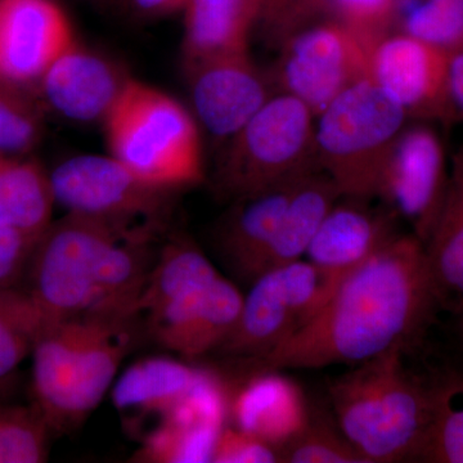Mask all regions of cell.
Wrapping results in <instances>:
<instances>
[{"label": "cell", "mask_w": 463, "mask_h": 463, "mask_svg": "<svg viewBox=\"0 0 463 463\" xmlns=\"http://www.w3.org/2000/svg\"><path fill=\"white\" fill-rule=\"evenodd\" d=\"M440 310L425 245L395 234L347 274L307 325L269 354L243 362L251 371L356 365L421 340Z\"/></svg>", "instance_id": "cell-1"}, {"label": "cell", "mask_w": 463, "mask_h": 463, "mask_svg": "<svg viewBox=\"0 0 463 463\" xmlns=\"http://www.w3.org/2000/svg\"><path fill=\"white\" fill-rule=\"evenodd\" d=\"M405 350L353 365L328 385L335 419L365 463L420 461L432 417L428 376L404 364Z\"/></svg>", "instance_id": "cell-2"}, {"label": "cell", "mask_w": 463, "mask_h": 463, "mask_svg": "<svg viewBox=\"0 0 463 463\" xmlns=\"http://www.w3.org/2000/svg\"><path fill=\"white\" fill-rule=\"evenodd\" d=\"M134 319L79 317L42 335L32 354L33 394L52 430H71L96 410L133 345Z\"/></svg>", "instance_id": "cell-3"}, {"label": "cell", "mask_w": 463, "mask_h": 463, "mask_svg": "<svg viewBox=\"0 0 463 463\" xmlns=\"http://www.w3.org/2000/svg\"><path fill=\"white\" fill-rule=\"evenodd\" d=\"M103 125L109 155L145 181L179 191L203 178L196 120L165 91L132 79Z\"/></svg>", "instance_id": "cell-4"}, {"label": "cell", "mask_w": 463, "mask_h": 463, "mask_svg": "<svg viewBox=\"0 0 463 463\" xmlns=\"http://www.w3.org/2000/svg\"><path fill=\"white\" fill-rule=\"evenodd\" d=\"M316 118L319 169L343 197H377L386 158L408 118L403 108L368 76L343 91Z\"/></svg>", "instance_id": "cell-5"}, {"label": "cell", "mask_w": 463, "mask_h": 463, "mask_svg": "<svg viewBox=\"0 0 463 463\" xmlns=\"http://www.w3.org/2000/svg\"><path fill=\"white\" fill-rule=\"evenodd\" d=\"M125 234L142 233L74 213L52 222L33 248L26 273V291L51 322L99 315L106 265Z\"/></svg>", "instance_id": "cell-6"}, {"label": "cell", "mask_w": 463, "mask_h": 463, "mask_svg": "<svg viewBox=\"0 0 463 463\" xmlns=\"http://www.w3.org/2000/svg\"><path fill=\"white\" fill-rule=\"evenodd\" d=\"M316 116L288 93L277 94L230 139L216 167V188L228 199L318 170Z\"/></svg>", "instance_id": "cell-7"}, {"label": "cell", "mask_w": 463, "mask_h": 463, "mask_svg": "<svg viewBox=\"0 0 463 463\" xmlns=\"http://www.w3.org/2000/svg\"><path fill=\"white\" fill-rule=\"evenodd\" d=\"M50 178L54 201L67 213L154 237L165 227L176 192L145 181L111 155L67 158Z\"/></svg>", "instance_id": "cell-8"}, {"label": "cell", "mask_w": 463, "mask_h": 463, "mask_svg": "<svg viewBox=\"0 0 463 463\" xmlns=\"http://www.w3.org/2000/svg\"><path fill=\"white\" fill-rule=\"evenodd\" d=\"M250 286L237 325L215 350L242 364L273 352L328 298L321 274L303 259L268 270Z\"/></svg>", "instance_id": "cell-9"}, {"label": "cell", "mask_w": 463, "mask_h": 463, "mask_svg": "<svg viewBox=\"0 0 463 463\" xmlns=\"http://www.w3.org/2000/svg\"><path fill=\"white\" fill-rule=\"evenodd\" d=\"M277 83L316 118L353 84L370 76V52L354 33L322 18L292 33L279 48Z\"/></svg>", "instance_id": "cell-10"}, {"label": "cell", "mask_w": 463, "mask_h": 463, "mask_svg": "<svg viewBox=\"0 0 463 463\" xmlns=\"http://www.w3.org/2000/svg\"><path fill=\"white\" fill-rule=\"evenodd\" d=\"M447 167L440 137L425 124L402 130L383 166L377 197L411 224L423 245L430 239L446 199Z\"/></svg>", "instance_id": "cell-11"}, {"label": "cell", "mask_w": 463, "mask_h": 463, "mask_svg": "<svg viewBox=\"0 0 463 463\" xmlns=\"http://www.w3.org/2000/svg\"><path fill=\"white\" fill-rule=\"evenodd\" d=\"M449 52L405 35L392 33L370 53V76L403 108L408 118H453L448 93Z\"/></svg>", "instance_id": "cell-12"}, {"label": "cell", "mask_w": 463, "mask_h": 463, "mask_svg": "<svg viewBox=\"0 0 463 463\" xmlns=\"http://www.w3.org/2000/svg\"><path fill=\"white\" fill-rule=\"evenodd\" d=\"M74 42L71 23L57 0H0L3 80L36 94L48 67Z\"/></svg>", "instance_id": "cell-13"}, {"label": "cell", "mask_w": 463, "mask_h": 463, "mask_svg": "<svg viewBox=\"0 0 463 463\" xmlns=\"http://www.w3.org/2000/svg\"><path fill=\"white\" fill-rule=\"evenodd\" d=\"M132 79L111 58L74 42L48 67L36 94L67 120L103 123Z\"/></svg>", "instance_id": "cell-14"}, {"label": "cell", "mask_w": 463, "mask_h": 463, "mask_svg": "<svg viewBox=\"0 0 463 463\" xmlns=\"http://www.w3.org/2000/svg\"><path fill=\"white\" fill-rule=\"evenodd\" d=\"M185 76L197 118L218 139L230 141L272 97L249 54L206 61Z\"/></svg>", "instance_id": "cell-15"}, {"label": "cell", "mask_w": 463, "mask_h": 463, "mask_svg": "<svg viewBox=\"0 0 463 463\" xmlns=\"http://www.w3.org/2000/svg\"><path fill=\"white\" fill-rule=\"evenodd\" d=\"M343 199L323 219L306 254L321 274L327 298L347 274L398 233L395 224L399 216L389 207L373 210L367 200Z\"/></svg>", "instance_id": "cell-16"}, {"label": "cell", "mask_w": 463, "mask_h": 463, "mask_svg": "<svg viewBox=\"0 0 463 463\" xmlns=\"http://www.w3.org/2000/svg\"><path fill=\"white\" fill-rule=\"evenodd\" d=\"M306 175L232 200L216 228V249L231 272L242 281L279 230L292 194Z\"/></svg>", "instance_id": "cell-17"}, {"label": "cell", "mask_w": 463, "mask_h": 463, "mask_svg": "<svg viewBox=\"0 0 463 463\" xmlns=\"http://www.w3.org/2000/svg\"><path fill=\"white\" fill-rule=\"evenodd\" d=\"M199 373L200 368L176 359H142L127 368L116 381L112 402L132 431L141 432L151 423L149 432L184 397Z\"/></svg>", "instance_id": "cell-18"}, {"label": "cell", "mask_w": 463, "mask_h": 463, "mask_svg": "<svg viewBox=\"0 0 463 463\" xmlns=\"http://www.w3.org/2000/svg\"><path fill=\"white\" fill-rule=\"evenodd\" d=\"M341 197L337 185L321 169L307 174L298 182L279 230L255 259L245 282L251 283L268 270L303 259L323 219Z\"/></svg>", "instance_id": "cell-19"}, {"label": "cell", "mask_w": 463, "mask_h": 463, "mask_svg": "<svg viewBox=\"0 0 463 463\" xmlns=\"http://www.w3.org/2000/svg\"><path fill=\"white\" fill-rule=\"evenodd\" d=\"M184 70L215 58L249 54L258 9L251 0H188L184 9Z\"/></svg>", "instance_id": "cell-20"}, {"label": "cell", "mask_w": 463, "mask_h": 463, "mask_svg": "<svg viewBox=\"0 0 463 463\" xmlns=\"http://www.w3.org/2000/svg\"><path fill=\"white\" fill-rule=\"evenodd\" d=\"M425 250L439 307L452 315L463 307V145L453 155L446 199Z\"/></svg>", "instance_id": "cell-21"}, {"label": "cell", "mask_w": 463, "mask_h": 463, "mask_svg": "<svg viewBox=\"0 0 463 463\" xmlns=\"http://www.w3.org/2000/svg\"><path fill=\"white\" fill-rule=\"evenodd\" d=\"M250 376L230 401L234 428L279 448L307 419L297 390L276 371H251Z\"/></svg>", "instance_id": "cell-22"}, {"label": "cell", "mask_w": 463, "mask_h": 463, "mask_svg": "<svg viewBox=\"0 0 463 463\" xmlns=\"http://www.w3.org/2000/svg\"><path fill=\"white\" fill-rule=\"evenodd\" d=\"M54 203L50 174L38 161L0 152V219L38 241Z\"/></svg>", "instance_id": "cell-23"}, {"label": "cell", "mask_w": 463, "mask_h": 463, "mask_svg": "<svg viewBox=\"0 0 463 463\" xmlns=\"http://www.w3.org/2000/svg\"><path fill=\"white\" fill-rule=\"evenodd\" d=\"M206 255L184 236H173L155 259L138 303V315H152L194 292L209 288L219 276Z\"/></svg>", "instance_id": "cell-24"}, {"label": "cell", "mask_w": 463, "mask_h": 463, "mask_svg": "<svg viewBox=\"0 0 463 463\" xmlns=\"http://www.w3.org/2000/svg\"><path fill=\"white\" fill-rule=\"evenodd\" d=\"M432 417L422 462L463 463V361H450L428 376Z\"/></svg>", "instance_id": "cell-25"}, {"label": "cell", "mask_w": 463, "mask_h": 463, "mask_svg": "<svg viewBox=\"0 0 463 463\" xmlns=\"http://www.w3.org/2000/svg\"><path fill=\"white\" fill-rule=\"evenodd\" d=\"M243 298L245 295L233 282L219 274L196 315L174 343L170 352L185 359L199 358L215 352L237 325Z\"/></svg>", "instance_id": "cell-26"}, {"label": "cell", "mask_w": 463, "mask_h": 463, "mask_svg": "<svg viewBox=\"0 0 463 463\" xmlns=\"http://www.w3.org/2000/svg\"><path fill=\"white\" fill-rule=\"evenodd\" d=\"M50 319L20 286H0V383L32 354Z\"/></svg>", "instance_id": "cell-27"}, {"label": "cell", "mask_w": 463, "mask_h": 463, "mask_svg": "<svg viewBox=\"0 0 463 463\" xmlns=\"http://www.w3.org/2000/svg\"><path fill=\"white\" fill-rule=\"evenodd\" d=\"M392 33L452 52L463 48V0H397Z\"/></svg>", "instance_id": "cell-28"}, {"label": "cell", "mask_w": 463, "mask_h": 463, "mask_svg": "<svg viewBox=\"0 0 463 463\" xmlns=\"http://www.w3.org/2000/svg\"><path fill=\"white\" fill-rule=\"evenodd\" d=\"M45 132V108L33 91L0 79V152L26 156Z\"/></svg>", "instance_id": "cell-29"}, {"label": "cell", "mask_w": 463, "mask_h": 463, "mask_svg": "<svg viewBox=\"0 0 463 463\" xmlns=\"http://www.w3.org/2000/svg\"><path fill=\"white\" fill-rule=\"evenodd\" d=\"M222 430L164 420L143 437L137 457L139 461L155 463L212 462Z\"/></svg>", "instance_id": "cell-30"}, {"label": "cell", "mask_w": 463, "mask_h": 463, "mask_svg": "<svg viewBox=\"0 0 463 463\" xmlns=\"http://www.w3.org/2000/svg\"><path fill=\"white\" fill-rule=\"evenodd\" d=\"M281 462L365 463L364 457L344 437L339 426L307 416L303 425L279 447Z\"/></svg>", "instance_id": "cell-31"}, {"label": "cell", "mask_w": 463, "mask_h": 463, "mask_svg": "<svg viewBox=\"0 0 463 463\" xmlns=\"http://www.w3.org/2000/svg\"><path fill=\"white\" fill-rule=\"evenodd\" d=\"M48 434L35 408L0 405V463L44 462Z\"/></svg>", "instance_id": "cell-32"}, {"label": "cell", "mask_w": 463, "mask_h": 463, "mask_svg": "<svg viewBox=\"0 0 463 463\" xmlns=\"http://www.w3.org/2000/svg\"><path fill=\"white\" fill-rule=\"evenodd\" d=\"M397 0H325L326 18L354 33L368 52L392 33Z\"/></svg>", "instance_id": "cell-33"}, {"label": "cell", "mask_w": 463, "mask_h": 463, "mask_svg": "<svg viewBox=\"0 0 463 463\" xmlns=\"http://www.w3.org/2000/svg\"><path fill=\"white\" fill-rule=\"evenodd\" d=\"M322 18L325 0H261L257 26L270 45L279 48L292 33Z\"/></svg>", "instance_id": "cell-34"}, {"label": "cell", "mask_w": 463, "mask_h": 463, "mask_svg": "<svg viewBox=\"0 0 463 463\" xmlns=\"http://www.w3.org/2000/svg\"><path fill=\"white\" fill-rule=\"evenodd\" d=\"M216 463H272L281 462L279 448L263 439L240 429L221 431L213 452Z\"/></svg>", "instance_id": "cell-35"}, {"label": "cell", "mask_w": 463, "mask_h": 463, "mask_svg": "<svg viewBox=\"0 0 463 463\" xmlns=\"http://www.w3.org/2000/svg\"><path fill=\"white\" fill-rule=\"evenodd\" d=\"M36 242L0 219V286L14 288L25 279Z\"/></svg>", "instance_id": "cell-36"}, {"label": "cell", "mask_w": 463, "mask_h": 463, "mask_svg": "<svg viewBox=\"0 0 463 463\" xmlns=\"http://www.w3.org/2000/svg\"><path fill=\"white\" fill-rule=\"evenodd\" d=\"M448 93L453 118L463 120V48L448 56Z\"/></svg>", "instance_id": "cell-37"}, {"label": "cell", "mask_w": 463, "mask_h": 463, "mask_svg": "<svg viewBox=\"0 0 463 463\" xmlns=\"http://www.w3.org/2000/svg\"><path fill=\"white\" fill-rule=\"evenodd\" d=\"M188 0H128L127 8L142 18H163L184 9Z\"/></svg>", "instance_id": "cell-38"}, {"label": "cell", "mask_w": 463, "mask_h": 463, "mask_svg": "<svg viewBox=\"0 0 463 463\" xmlns=\"http://www.w3.org/2000/svg\"><path fill=\"white\" fill-rule=\"evenodd\" d=\"M455 316V330L457 340H458L459 347H461L462 355L459 356V359L463 361V307L461 309L457 310V312L452 313Z\"/></svg>", "instance_id": "cell-39"}, {"label": "cell", "mask_w": 463, "mask_h": 463, "mask_svg": "<svg viewBox=\"0 0 463 463\" xmlns=\"http://www.w3.org/2000/svg\"><path fill=\"white\" fill-rule=\"evenodd\" d=\"M103 2L109 3V5L114 7L127 8L128 0H103Z\"/></svg>", "instance_id": "cell-40"}, {"label": "cell", "mask_w": 463, "mask_h": 463, "mask_svg": "<svg viewBox=\"0 0 463 463\" xmlns=\"http://www.w3.org/2000/svg\"><path fill=\"white\" fill-rule=\"evenodd\" d=\"M0 389H2V383H0Z\"/></svg>", "instance_id": "cell-41"}]
</instances>
